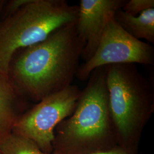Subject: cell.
Here are the masks:
<instances>
[{
    "label": "cell",
    "instance_id": "6da1fadb",
    "mask_svg": "<svg viewBox=\"0 0 154 154\" xmlns=\"http://www.w3.org/2000/svg\"><path fill=\"white\" fill-rule=\"evenodd\" d=\"M75 23L57 29L44 41L13 56L8 76L28 100L38 102L72 85L85 45Z\"/></svg>",
    "mask_w": 154,
    "mask_h": 154
},
{
    "label": "cell",
    "instance_id": "7a4b0ae2",
    "mask_svg": "<svg viewBox=\"0 0 154 154\" xmlns=\"http://www.w3.org/2000/svg\"><path fill=\"white\" fill-rule=\"evenodd\" d=\"M71 116L56 127L51 154H91L118 145L106 66L91 72Z\"/></svg>",
    "mask_w": 154,
    "mask_h": 154
},
{
    "label": "cell",
    "instance_id": "3957f363",
    "mask_svg": "<svg viewBox=\"0 0 154 154\" xmlns=\"http://www.w3.org/2000/svg\"><path fill=\"white\" fill-rule=\"evenodd\" d=\"M110 111L118 144L139 152L143 130L154 112L152 85L135 64L106 66Z\"/></svg>",
    "mask_w": 154,
    "mask_h": 154
},
{
    "label": "cell",
    "instance_id": "277c9868",
    "mask_svg": "<svg viewBox=\"0 0 154 154\" xmlns=\"http://www.w3.org/2000/svg\"><path fill=\"white\" fill-rule=\"evenodd\" d=\"M78 6L66 0H27L0 18V72L8 75L18 50L39 43L63 26L77 22Z\"/></svg>",
    "mask_w": 154,
    "mask_h": 154
},
{
    "label": "cell",
    "instance_id": "5b68a950",
    "mask_svg": "<svg viewBox=\"0 0 154 154\" xmlns=\"http://www.w3.org/2000/svg\"><path fill=\"white\" fill-rule=\"evenodd\" d=\"M81 91L71 85L45 97L21 115L12 132L32 140L42 151L51 154L55 128L72 114Z\"/></svg>",
    "mask_w": 154,
    "mask_h": 154
},
{
    "label": "cell",
    "instance_id": "8992f818",
    "mask_svg": "<svg viewBox=\"0 0 154 154\" xmlns=\"http://www.w3.org/2000/svg\"><path fill=\"white\" fill-rule=\"evenodd\" d=\"M135 63L153 66L154 47L129 34L116 21L114 16L107 23L94 54L79 65L76 77L84 81L98 67Z\"/></svg>",
    "mask_w": 154,
    "mask_h": 154
},
{
    "label": "cell",
    "instance_id": "52a82bcc",
    "mask_svg": "<svg viewBox=\"0 0 154 154\" xmlns=\"http://www.w3.org/2000/svg\"><path fill=\"white\" fill-rule=\"evenodd\" d=\"M126 0H81L75 23L77 33L85 45L81 58L88 61L97 49L106 24Z\"/></svg>",
    "mask_w": 154,
    "mask_h": 154
},
{
    "label": "cell",
    "instance_id": "ba28073f",
    "mask_svg": "<svg viewBox=\"0 0 154 154\" xmlns=\"http://www.w3.org/2000/svg\"><path fill=\"white\" fill-rule=\"evenodd\" d=\"M28 101L17 91L8 75L0 72V143L12 133L19 118L29 109Z\"/></svg>",
    "mask_w": 154,
    "mask_h": 154
},
{
    "label": "cell",
    "instance_id": "9c48e42d",
    "mask_svg": "<svg viewBox=\"0 0 154 154\" xmlns=\"http://www.w3.org/2000/svg\"><path fill=\"white\" fill-rule=\"evenodd\" d=\"M116 21L133 37L154 44V8L132 16L119 9L114 14Z\"/></svg>",
    "mask_w": 154,
    "mask_h": 154
},
{
    "label": "cell",
    "instance_id": "30bf717a",
    "mask_svg": "<svg viewBox=\"0 0 154 154\" xmlns=\"http://www.w3.org/2000/svg\"><path fill=\"white\" fill-rule=\"evenodd\" d=\"M0 152L1 154H49L42 151L32 140L13 132L0 143Z\"/></svg>",
    "mask_w": 154,
    "mask_h": 154
},
{
    "label": "cell",
    "instance_id": "8fae6325",
    "mask_svg": "<svg viewBox=\"0 0 154 154\" xmlns=\"http://www.w3.org/2000/svg\"><path fill=\"white\" fill-rule=\"evenodd\" d=\"M151 8H154V0H130L127 1L122 9L131 16H137Z\"/></svg>",
    "mask_w": 154,
    "mask_h": 154
},
{
    "label": "cell",
    "instance_id": "7c38bea8",
    "mask_svg": "<svg viewBox=\"0 0 154 154\" xmlns=\"http://www.w3.org/2000/svg\"><path fill=\"white\" fill-rule=\"evenodd\" d=\"M91 154H142L139 152H133L126 149L123 148L121 146L118 145L112 149L105 150L103 151H99Z\"/></svg>",
    "mask_w": 154,
    "mask_h": 154
},
{
    "label": "cell",
    "instance_id": "4fadbf2b",
    "mask_svg": "<svg viewBox=\"0 0 154 154\" xmlns=\"http://www.w3.org/2000/svg\"><path fill=\"white\" fill-rule=\"evenodd\" d=\"M0 154H1V152H0Z\"/></svg>",
    "mask_w": 154,
    "mask_h": 154
}]
</instances>
